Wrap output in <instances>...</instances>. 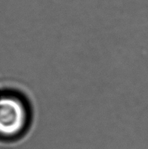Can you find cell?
<instances>
[{
	"mask_svg": "<svg viewBox=\"0 0 148 149\" xmlns=\"http://www.w3.org/2000/svg\"><path fill=\"white\" fill-rule=\"evenodd\" d=\"M30 111L28 103L20 95L7 93L0 95V137L14 139L28 128Z\"/></svg>",
	"mask_w": 148,
	"mask_h": 149,
	"instance_id": "6da1fadb",
	"label": "cell"
}]
</instances>
